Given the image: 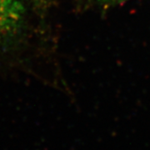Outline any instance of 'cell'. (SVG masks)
I'll return each instance as SVG.
<instances>
[{"label": "cell", "mask_w": 150, "mask_h": 150, "mask_svg": "<svg viewBox=\"0 0 150 150\" xmlns=\"http://www.w3.org/2000/svg\"><path fill=\"white\" fill-rule=\"evenodd\" d=\"M23 14L21 0H0V37L15 30Z\"/></svg>", "instance_id": "cell-1"}, {"label": "cell", "mask_w": 150, "mask_h": 150, "mask_svg": "<svg viewBox=\"0 0 150 150\" xmlns=\"http://www.w3.org/2000/svg\"><path fill=\"white\" fill-rule=\"evenodd\" d=\"M51 0H33V2L39 7H45L50 3Z\"/></svg>", "instance_id": "cell-2"}, {"label": "cell", "mask_w": 150, "mask_h": 150, "mask_svg": "<svg viewBox=\"0 0 150 150\" xmlns=\"http://www.w3.org/2000/svg\"><path fill=\"white\" fill-rule=\"evenodd\" d=\"M107 1L113 2V3H123V2H125V1H127V0H107Z\"/></svg>", "instance_id": "cell-3"}]
</instances>
